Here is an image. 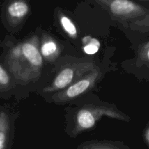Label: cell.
Returning <instances> with one entry per match:
<instances>
[{
	"label": "cell",
	"mask_w": 149,
	"mask_h": 149,
	"mask_svg": "<svg viewBox=\"0 0 149 149\" xmlns=\"http://www.w3.org/2000/svg\"><path fill=\"white\" fill-rule=\"evenodd\" d=\"M1 109H2V106H0V111H1Z\"/></svg>",
	"instance_id": "16"
},
{
	"label": "cell",
	"mask_w": 149,
	"mask_h": 149,
	"mask_svg": "<svg viewBox=\"0 0 149 149\" xmlns=\"http://www.w3.org/2000/svg\"><path fill=\"white\" fill-rule=\"evenodd\" d=\"M94 62L75 63L65 65L57 74L52 82L42 90L43 93H55L65 90L97 68Z\"/></svg>",
	"instance_id": "3"
},
{
	"label": "cell",
	"mask_w": 149,
	"mask_h": 149,
	"mask_svg": "<svg viewBox=\"0 0 149 149\" xmlns=\"http://www.w3.org/2000/svg\"><path fill=\"white\" fill-rule=\"evenodd\" d=\"M83 51L87 55H94L99 51L100 43L96 38L91 36H86L82 39Z\"/></svg>",
	"instance_id": "13"
},
{
	"label": "cell",
	"mask_w": 149,
	"mask_h": 149,
	"mask_svg": "<svg viewBox=\"0 0 149 149\" xmlns=\"http://www.w3.org/2000/svg\"><path fill=\"white\" fill-rule=\"evenodd\" d=\"M143 138L146 143L149 147V124L147 125V127H146L145 130L143 132Z\"/></svg>",
	"instance_id": "15"
},
{
	"label": "cell",
	"mask_w": 149,
	"mask_h": 149,
	"mask_svg": "<svg viewBox=\"0 0 149 149\" xmlns=\"http://www.w3.org/2000/svg\"><path fill=\"white\" fill-rule=\"evenodd\" d=\"M15 117L6 109L0 111V149H10L14 131Z\"/></svg>",
	"instance_id": "7"
},
{
	"label": "cell",
	"mask_w": 149,
	"mask_h": 149,
	"mask_svg": "<svg viewBox=\"0 0 149 149\" xmlns=\"http://www.w3.org/2000/svg\"><path fill=\"white\" fill-rule=\"evenodd\" d=\"M148 124H149V122H148Z\"/></svg>",
	"instance_id": "17"
},
{
	"label": "cell",
	"mask_w": 149,
	"mask_h": 149,
	"mask_svg": "<svg viewBox=\"0 0 149 149\" xmlns=\"http://www.w3.org/2000/svg\"><path fill=\"white\" fill-rule=\"evenodd\" d=\"M59 22L63 30L67 33L68 36L72 39H76L78 35L77 29L70 17L64 14H60Z\"/></svg>",
	"instance_id": "12"
},
{
	"label": "cell",
	"mask_w": 149,
	"mask_h": 149,
	"mask_svg": "<svg viewBox=\"0 0 149 149\" xmlns=\"http://www.w3.org/2000/svg\"><path fill=\"white\" fill-rule=\"evenodd\" d=\"M103 77V72L97 67L65 90L52 94L51 97L52 101L56 104L61 105L75 100L93 89Z\"/></svg>",
	"instance_id": "5"
},
{
	"label": "cell",
	"mask_w": 149,
	"mask_h": 149,
	"mask_svg": "<svg viewBox=\"0 0 149 149\" xmlns=\"http://www.w3.org/2000/svg\"><path fill=\"white\" fill-rule=\"evenodd\" d=\"M30 10L29 3L24 0L5 1L1 5V18L3 25L9 31H17L26 20Z\"/></svg>",
	"instance_id": "6"
},
{
	"label": "cell",
	"mask_w": 149,
	"mask_h": 149,
	"mask_svg": "<svg viewBox=\"0 0 149 149\" xmlns=\"http://www.w3.org/2000/svg\"><path fill=\"white\" fill-rule=\"evenodd\" d=\"M15 86L16 84L13 77L0 61V97H10Z\"/></svg>",
	"instance_id": "9"
},
{
	"label": "cell",
	"mask_w": 149,
	"mask_h": 149,
	"mask_svg": "<svg viewBox=\"0 0 149 149\" xmlns=\"http://www.w3.org/2000/svg\"><path fill=\"white\" fill-rule=\"evenodd\" d=\"M39 50L43 60L53 62L61 53V46L52 36L45 34L40 41Z\"/></svg>",
	"instance_id": "8"
},
{
	"label": "cell",
	"mask_w": 149,
	"mask_h": 149,
	"mask_svg": "<svg viewBox=\"0 0 149 149\" xmlns=\"http://www.w3.org/2000/svg\"><path fill=\"white\" fill-rule=\"evenodd\" d=\"M96 3L106 9L113 17L118 20L135 22L149 17V8L129 0H100Z\"/></svg>",
	"instance_id": "4"
},
{
	"label": "cell",
	"mask_w": 149,
	"mask_h": 149,
	"mask_svg": "<svg viewBox=\"0 0 149 149\" xmlns=\"http://www.w3.org/2000/svg\"><path fill=\"white\" fill-rule=\"evenodd\" d=\"M128 122L130 117L116 106L109 104L87 105L80 108L74 116V125L70 135L76 137L84 131L91 130L103 116Z\"/></svg>",
	"instance_id": "2"
},
{
	"label": "cell",
	"mask_w": 149,
	"mask_h": 149,
	"mask_svg": "<svg viewBox=\"0 0 149 149\" xmlns=\"http://www.w3.org/2000/svg\"><path fill=\"white\" fill-rule=\"evenodd\" d=\"M133 29L143 34H149V17L141 21L134 23Z\"/></svg>",
	"instance_id": "14"
},
{
	"label": "cell",
	"mask_w": 149,
	"mask_h": 149,
	"mask_svg": "<svg viewBox=\"0 0 149 149\" xmlns=\"http://www.w3.org/2000/svg\"><path fill=\"white\" fill-rule=\"evenodd\" d=\"M137 65L145 72L149 80V39L141 42L137 49Z\"/></svg>",
	"instance_id": "10"
},
{
	"label": "cell",
	"mask_w": 149,
	"mask_h": 149,
	"mask_svg": "<svg viewBox=\"0 0 149 149\" xmlns=\"http://www.w3.org/2000/svg\"><path fill=\"white\" fill-rule=\"evenodd\" d=\"M78 149H123L116 143L106 141H93L84 142Z\"/></svg>",
	"instance_id": "11"
},
{
	"label": "cell",
	"mask_w": 149,
	"mask_h": 149,
	"mask_svg": "<svg viewBox=\"0 0 149 149\" xmlns=\"http://www.w3.org/2000/svg\"><path fill=\"white\" fill-rule=\"evenodd\" d=\"M40 41L36 35L15 42L7 36L1 42L0 61L13 77L16 85H26L39 79L44 60L39 50Z\"/></svg>",
	"instance_id": "1"
}]
</instances>
